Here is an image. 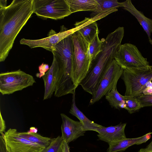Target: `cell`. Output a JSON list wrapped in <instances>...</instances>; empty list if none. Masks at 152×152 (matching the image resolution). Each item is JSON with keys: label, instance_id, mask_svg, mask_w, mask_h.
Masks as SVG:
<instances>
[{"label": "cell", "instance_id": "18", "mask_svg": "<svg viewBox=\"0 0 152 152\" xmlns=\"http://www.w3.org/2000/svg\"><path fill=\"white\" fill-rule=\"evenodd\" d=\"M19 137L31 142L37 143L45 148L50 144L52 139L42 136L37 133H29L27 132H18Z\"/></svg>", "mask_w": 152, "mask_h": 152}, {"label": "cell", "instance_id": "10", "mask_svg": "<svg viewBox=\"0 0 152 152\" xmlns=\"http://www.w3.org/2000/svg\"><path fill=\"white\" fill-rule=\"evenodd\" d=\"M4 138L9 152H41L45 148L19 137L15 129H8L4 133Z\"/></svg>", "mask_w": 152, "mask_h": 152}, {"label": "cell", "instance_id": "3", "mask_svg": "<svg viewBox=\"0 0 152 152\" xmlns=\"http://www.w3.org/2000/svg\"><path fill=\"white\" fill-rule=\"evenodd\" d=\"M73 56L72 75L77 87L85 77L90 67L91 61L89 53V44L78 30L72 34Z\"/></svg>", "mask_w": 152, "mask_h": 152}, {"label": "cell", "instance_id": "17", "mask_svg": "<svg viewBox=\"0 0 152 152\" xmlns=\"http://www.w3.org/2000/svg\"><path fill=\"white\" fill-rule=\"evenodd\" d=\"M140 137L125 139L112 142L109 144V147L107 152H122L125 150L129 147L136 145Z\"/></svg>", "mask_w": 152, "mask_h": 152}, {"label": "cell", "instance_id": "31", "mask_svg": "<svg viewBox=\"0 0 152 152\" xmlns=\"http://www.w3.org/2000/svg\"><path fill=\"white\" fill-rule=\"evenodd\" d=\"M62 152H70L68 144L64 141H63L61 145Z\"/></svg>", "mask_w": 152, "mask_h": 152}, {"label": "cell", "instance_id": "26", "mask_svg": "<svg viewBox=\"0 0 152 152\" xmlns=\"http://www.w3.org/2000/svg\"><path fill=\"white\" fill-rule=\"evenodd\" d=\"M39 73H37L36 76L37 77H42L49 70L50 68L48 64L42 63L39 66Z\"/></svg>", "mask_w": 152, "mask_h": 152}, {"label": "cell", "instance_id": "12", "mask_svg": "<svg viewBox=\"0 0 152 152\" xmlns=\"http://www.w3.org/2000/svg\"><path fill=\"white\" fill-rule=\"evenodd\" d=\"M126 125V123H120L115 126L98 128L96 132L98 133L99 140L109 144L126 138L124 131Z\"/></svg>", "mask_w": 152, "mask_h": 152}, {"label": "cell", "instance_id": "6", "mask_svg": "<svg viewBox=\"0 0 152 152\" xmlns=\"http://www.w3.org/2000/svg\"><path fill=\"white\" fill-rule=\"evenodd\" d=\"M32 12L40 18L55 20L72 14L66 0H33Z\"/></svg>", "mask_w": 152, "mask_h": 152}, {"label": "cell", "instance_id": "4", "mask_svg": "<svg viewBox=\"0 0 152 152\" xmlns=\"http://www.w3.org/2000/svg\"><path fill=\"white\" fill-rule=\"evenodd\" d=\"M126 88L125 95L137 97L152 81V66L123 69L121 76Z\"/></svg>", "mask_w": 152, "mask_h": 152}, {"label": "cell", "instance_id": "9", "mask_svg": "<svg viewBox=\"0 0 152 152\" xmlns=\"http://www.w3.org/2000/svg\"><path fill=\"white\" fill-rule=\"evenodd\" d=\"M123 71V69L114 59L107 68L95 94L90 100L91 105L99 101L113 88L116 87L117 82Z\"/></svg>", "mask_w": 152, "mask_h": 152}, {"label": "cell", "instance_id": "33", "mask_svg": "<svg viewBox=\"0 0 152 152\" xmlns=\"http://www.w3.org/2000/svg\"><path fill=\"white\" fill-rule=\"evenodd\" d=\"M142 149L145 151H152V141L146 147V148H142Z\"/></svg>", "mask_w": 152, "mask_h": 152}, {"label": "cell", "instance_id": "5", "mask_svg": "<svg viewBox=\"0 0 152 152\" xmlns=\"http://www.w3.org/2000/svg\"><path fill=\"white\" fill-rule=\"evenodd\" d=\"M36 83L33 77L20 69L0 74V92L9 95L28 87Z\"/></svg>", "mask_w": 152, "mask_h": 152}, {"label": "cell", "instance_id": "1", "mask_svg": "<svg viewBox=\"0 0 152 152\" xmlns=\"http://www.w3.org/2000/svg\"><path fill=\"white\" fill-rule=\"evenodd\" d=\"M33 0H14L0 8V62L4 61L17 35L33 14Z\"/></svg>", "mask_w": 152, "mask_h": 152}, {"label": "cell", "instance_id": "32", "mask_svg": "<svg viewBox=\"0 0 152 152\" xmlns=\"http://www.w3.org/2000/svg\"><path fill=\"white\" fill-rule=\"evenodd\" d=\"M7 0H0V8L6 7L7 6Z\"/></svg>", "mask_w": 152, "mask_h": 152}, {"label": "cell", "instance_id": "19", "mask_svg": "<svg viewBox=\"0 0 152 152\" xmlns=\"http://www.w3.org/2000/svg\"><path fill=\"white\" fill-rule=\"evenodd\" d=\"M105 96L106 99L112 107L117 109L124 108L123 96L118 92L116 87L113 88Z\"/></svg>", "mask_w": 152, "mask_h": 152}, {"label": "cell", "instance_id": "30", "mask_svg": "<svg viewBox=\"0 0 152 152\" xmlns=\"http://www.w3.org/2000/svg\"><path fill=\"white\" fill-rule=\"evenodd\" d=\"M143 95H152V83L148 86L143 92Z\"/></svg>", "mask_w": 152, "mask_h": 152}, {"label": "cell", "instance_id": "20", "mask_svg": "<svg viewBox=\"0 0 152 152\" xmlns=\"http://www.w3.org/2000/svg\"><path fill=\"white\" fill-rule=\"evenodd\" d=\"M78 31L89 44L91 42L96 35L99 33L96 21L85 26Z\"/></svg>", "mask_w": 152, "mask_h": 152}, {"label": "cell", "instance_id": "21", "mask_svg": "<svg viewBox=\"0 0 152 152\" xmlns=\"http://www.w3.org/2000/svg\"><path fill=\"white\" fill-rule=\"evenodd\" d=\"M123 98L125 103L124 108L129 113H134L142 108L136 97L124 95Z\"/></svg>", "mask_w": 152, "mask_h": 152}, {"label": "cell", "instance_id": "25", "mask_svg": "<svg viewBox=\"0 0 152 152\" xmlns=\"http://www.w3.org/2000/svg\"><path fill=\"white\" fill-rule=\"evenodd\" d=\"M136 97L142 107L152 106V95H142Z\"/></svg>", "mask_w": 152, "mask_h": 152}, {"label": "cell", "instance_id": "24", "mask_svg": "<svg viewBox=\"0 0 152 152\" xmlns=\"http://www.w3.org/2000/svg\"><path fill=\"white\" fill-rule=\"evenodd\" d=\"M63 141L61 137L59 136L52 139L50 145L41 152H62L61 145Z\"/></svg>", "mask_w": 152, "mask_h": 152}, {"label": "cell", "instance_id": "28", "mask_svg": "<svg viewBox=\"0 0 152 152\" xmlns=\"http://www.w3.org/2000/svg\"><path fill=\"white\" fill-rule=\"evenodd\" d=\"M151 134H152V132L148 133L140 137V138L137 142L136 145H139L145 142L151 138Z\"/></svg>", "mask_w": 152, "mask_h": 152}, {"label": "cell", "instance_id": "8", "mask_svg": "<svg viewBox=\"0 0 152 152\" xmlns=\"http://www.w3.org/2000/svg\"><path fill=\"white\" fill-rule=\"evenodd\" d=\"M114 59L123 69L139 68L149 65L136 46L129 43L121 45Z\"/></svg>", "mask_w": 152, "mask_h": 152}, {"label": "cell", "instance_id": "13", "mask_svg": "<svg viewBox=\"0 0 152 152\" xmlns=\"http://www.w3.org/2000/svg\"><path fill=\"white\" fill-rule=\"evenodd\" d=\"M58 65L55 56L49 70L42 77L44 83L43 100L50 98L55 92L58 74Z\"/></svg>", "mask_w": 152, "mask_h": 152}, {"label": "cell", "instance_id": "35", "mask_svg": "<svg viewBox=\"0 0 152 152\" xmlns=\"http://www.w3.org/2000/svg\"><path fill=\"white\" fill-rule=\"evenodd\" d=\"M138 152H152V151H145L143 150L142 148L140 149Z\"/></svg>", "mask_w": 152, "mask_h": 152}, {"label": "cell", "instance_id": "15", "mask_svg": "<svg viewBox=\"0 0 152 152\" xmlns=\"http://www.w3.org/2000/svg\"><path fill=\"white\" fill-rule=\"evenodd\" d=\"M71 13L87 11L94 12L93 16L101 13L99 5L96 0H66Z\"/></svg>", "mask_w": 152, "mask_h": 152}, {"label": "cell", "instance_id": "27", "mask_svg": "<svg viewBox=\"0 0 152 152\" xmlns=\"http://www.w3.org/2000/svg\"><path fill=\"white\" fill-rule=\"evenodd\" d=\"M0 134V152H9L7 148L4 138V133H2Z\"/></svg>", "mask_w": 152, "mask_h": 152}, {"label": "cell", "instance_id": "29", "mask_svg": "<svg viewBox=\"0 0 152 152\" xmlns=\"http://www.w3.org/2000/svg\"><path fill=\"white\" fill-rule=\"evenodd\" d=\"M0 113V133H4L5 132V130L6 128L5 123L4 120L2 117L1 111Z\"/></svg>", "mask_w": 152, "mask_h": 152}, {"label": "cell", "instance_id": "23", "mask_svg": "<svg viewBox=\"0 0 152 152\" xmlns=\"http://www.w3.org/2000/svg\"><path fill=\"white\" fill-rule=\"evenodd\" d=\"M99 4L100 12L110 10L117 9L120 7H123L124 2H119L117 0H96Z\"/></svg>", "mask_w": 152, "mask_h": 152}, {"label": "cell", "instance_id": "14", "mask_svg": "<svg viewBox=\"0 0 152 152\" xmlns=\"http://www.w3.org/2000/svg\"><path fill=\"white\" fill-rule=\"evenodd\" d=\"M124 2V9L129 12L136 18L146 32L149 42L152 45V40L151 38V34L152 33V19L146 17L142 13L137 10L131 0H127Z\"/></svg>", "mask_w": 152, "mask_h": 152}, {"label": "cell", "instance_id": "22", "mask_svg": "<svg viewBox=\"0 0 152 152\" xmlns=\"http://www.w3.org/2000/svg\"><path fill=\"white\" fill-rule=\"evenodd\" d=\"M98 34L96 35L89 45V53L92 61L102 50V41L99 39Z\"/></svg>", "mask_w": 152, "mask_h": 152}, {"label": "cell", "instance_id": "34", "mask_svg": "<svg viewBox=\"0 0 152 152\" xmlns=\"http://www.w3.org/2000/svg\"><path fill=\"white\" fill-rule=\"evenodd\" d=\"M38 129L34 127H32L30 128L29 130L27 132L29 133H37Z\"/></svg>", "mask_w": 152, "mask_h": 152}, {"label": "cell", "instance_id": "16", "mask_svg": "<svg viewBox=\"0 0 152 152\" xmlns=\"http://www.w3.org/2000/svg\"><path fill=\"white\" fill-rule=\"evenodd\" d=\"M75 91L72 94V102L69 112L77 118L83 125L86 131L96 130L98 128L103 127L88 118L77 107L75 103Z\"/></svg>", "mask_w": 152, "mask_h": 152}, {"label": "cell", "instance_id": "11", "mask_svg": "<svg viewBox=\"0 0 152 152\" xmlns=\"http://www.w3.org/2000/svg\"><path fill=\"white\" fill-rule=\"evenodd\" d=\"M60 115L62 120L61 137L63 140L68 144L84 135L86 131L80 121H74L64 113Z\"/></svg>", "mask_w": 152, "mask_h": 152}, {"label": "cell", "instance_id": "7", "mask_svg": "<svg viewBox=\"0 0 152 152\" xmlns=\"http://www.w3.org/2000/svg\"><path fill=\"white\" fill-rule=\"evenodd\" d=\"M87 24V22L83 20L77 22L75 24V27L68 30H61L58 33L52 29L49 32L48 37L45 38L37 39L22 38L20 40V43L31 48L40 47L52 52L55 50V46L60 42Z\"/></svg>", "mask_w": 152, "mask_h": 152}, {"label": "cell", "instance_id": "2", "mask_svg": "<svg viewBox=\"0 0 152 152\" xmlns=\"http://www.w3.org/2000/svg\"><path fill=\"white\" fill-rule=\"evenodd\" d=\"M52 53L57 61L58 68L55 94L60 96L73 94L77 87L73 83L72 75V35L60 42Z\"/></svg>", "mask_w": 152, "mask_h": 152}]
</instances>
